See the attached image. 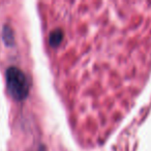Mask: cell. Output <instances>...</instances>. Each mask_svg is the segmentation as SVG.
<instances>
[{"instance_id":"6da1fadb","label":"cell","mask_w":151,"mask_h":151,"mask_svg":"<svg viewBox=\"0 0 151 151\" xmlns=\"http://www.w3.org/2000/svg\"><path fill=\"white\" fill-rule=\"evenodd\" d=\"M6 86L9 93L16 101H23L29 93L27 78L18 67L12 66L6 70Z\"/></svg>"}]
</instances>
